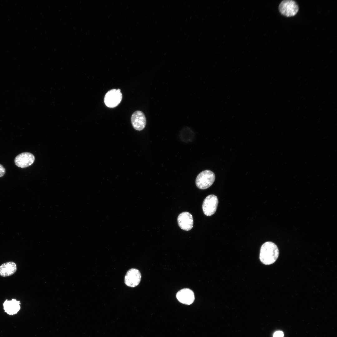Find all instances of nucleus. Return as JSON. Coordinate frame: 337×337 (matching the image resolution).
Segmentation results:
<instances>
[{"label": "nucleus", "instance_id": "obj_1", "mask_svg": "<svg viewBox=\"0 0 337 337\" xmlns=\"http://www.w3.org/2000/svg\"><path fill=\"white\" fill-rule=\"evenodd\" d=\"M279 255V249L274 243L267 242L261 247L259 258L261 262L266 265L274 263Z\"/></svg>", "mask_w": 337, "mask_h": 337}, {"label": "nucleus", "instance_id": "obj_2", "mask_svg": "<svg viewBox=\"0 0 337 337\" xmlns=\"http://www.w3.org/2000/svg\"><path fill=\"white\" fill-rule=\"evenodd\" d=\"M215 176L211 170H206L200 172L197 176L195 183L197 187L201 189H205L210 187L214 182Z\"/></svg>", "mask_w": 337, "mask_h": 337}, {"label": "nucleus", "instance_id": "obj_3", "mask_svg": "<svg viewBox=\"0 0 337 337\" xmlns=\"http://www.w3.org/2000/svg\"><path fill=\"white\" fill-rule=\"evenodd\" d=\"M279 10L282 15L286 17H291L297 13L299 10V7L295 1L284 0L280 4Z\"/></svg>", "mask_w": 337, "mask_h": 337}, {"label": "nucleus", "instance_id": "obj_4", "mask_svg": "<svg viewBox=\"0 0 337 337\" xmlns=\"http://www.w3.org/2000/svg\"><path fill=\"white\" fill-rule=\"evenodd\" d=\"M122 95L120 89H113L109 90L105 95V104L107 107L113 108L116 107L120 102Z\"/></svg>", "mask_w": 337, "mask_h": 337}, {"label": "nucleus", "instance_id": "obj_5", "mask_svg": "<svg viewBox=\"0 0 337 337\" xmlns=\"http://www.w3.org/2000/svg\"><path fill=\"white\" fill-rule=\"evenodd\" d=\"M218 203V199L216 195L211 194L207 196L202 205L204 214L208 216L213 215L216 211Z\"/></svg>", "mask_w": 337, "mask_h": 337}, {"label": "nucleus", "instance_id": "obj_6", "mask_svg": "<svg viewBox=\"0 0 337 337\" xmlns=\"http://www.w3.org/2000/svg\"><path fill=\"white\" fill-rule=\"evenodd\" d=\"M141 278V274L138 270L131 268L126 272L125 277V283L128 286L134 287L139 284Z\"/></svg>", "mask_w": 337, "mask_h": 337}, {"label": "nucleus", "instance_id": "obj_7", "mask_svg": "<svg viewBox=\"0 0 337 337\" xmlns=\"http://www.w3.org/2000/svg\"><path fill=\"white\" fill-rule=\"evenodd\" d=\"M35 159V156L32 154L24 152L17 155L15 158L14 161L17 166L21 168H25L32 164Z\"/></svg>", "mask_w": 337, "mask_h": 337}, {"label": "nucleus", "instance_id": "obj_8", "mask_svg": "<svg viewBox=\"0 0 337 337\" xmlns=\"http://www.w3.org/2000/svg\"><path fill=\"white\" fill-rule=\"evenodd\" d=\"M177 221L180 228L185 231L190 230L193 227V221L192 215L188 212H183L178 216Z\"/></svg>", "mask_w": 337, "mask_h": 337}, {"label": "nucleus", "instance_id": "obj_9", "mask_svg": "<svg viewBox=\"0 0 337 337\" xmlns=\"http://www.w3.org/2000/svg\"><path fill=\"white\" fill-rule=\"evenodd\" d=\"M131 122L134 128L137 130H141L145 127L146 119L144 113L141 111H135L131 117Z\"/></svg>", "mask_w": 337, "mask_h": 337}, {"label": "nucleus", "instance_id": "obj_10", "mask_svg": "<svg viewBox=\"0 0 337 337\" xmlns=\"http://www.w3.org/2000/svg\"><path fill=\"white\" fill-rule=\"evenodd\" d=\"M176 297L180 302L188 305L192 304L195 299L193 292L188 288H184L180 290L177 293Z\"/></svg>", "mask_w": 337, "mask_h": 337}, {"label": "nucleus", "instance_id": "obj_11", "mask_svg": "<svg viewBox=\"0 0 337 337\" xmlns=\"http://www.w3.org/2000/svg\"><path fill=\"white\" fill-rule=\"evenodd\" d=\"M20 301L15 299H12L10 300L7 299L3 304V309L7 314L13 315L16 314L20 310Z\"/></svg>", "mask_w": 337, "mask_h": 337}, {"label": "nucleus", "instance_id": "obj_12", "mask_svg": "<svg viewBox=\"0 0 337 337\" xmlns=\"http://www.w3.org/2000/svg\"><path fill=\"white\" fill-rule=\"evenodd\" d=\"M16 264L13 261H9L2 264L0 266V276L3 277L11 276L17 271Z\"/></svg>", "mask_w": 337, "mask_h": 337}, {"label": "nucleus", "instance_id": "obj_13", "mask_svg": "<svg viewBox=\"0 0 337 337\" xmlns=\"http://www.w3.org/2000/svg\"><path fill=\"white\" fill-rule=\"evenodd\" d=\"M6 170L4 166L0 164V177L3 176L5 174Z\"/></svg>", "mask_w": 337, "mask_h": 337}, {"label": "nucleus", "instance_id": "obj_14", "mask_svg": "<svg viewBox=\"0 0 337 337\" xmlns=\"http://www.w3.org/2000/svg\"><path fill=\"white\" fill-rule=\"evenodd\" d=\"M284 334L281 331H277L274 334L273 337H283Z\"/></svg>", "mask_w": 337, "mask_h": 337}]
</instances>
